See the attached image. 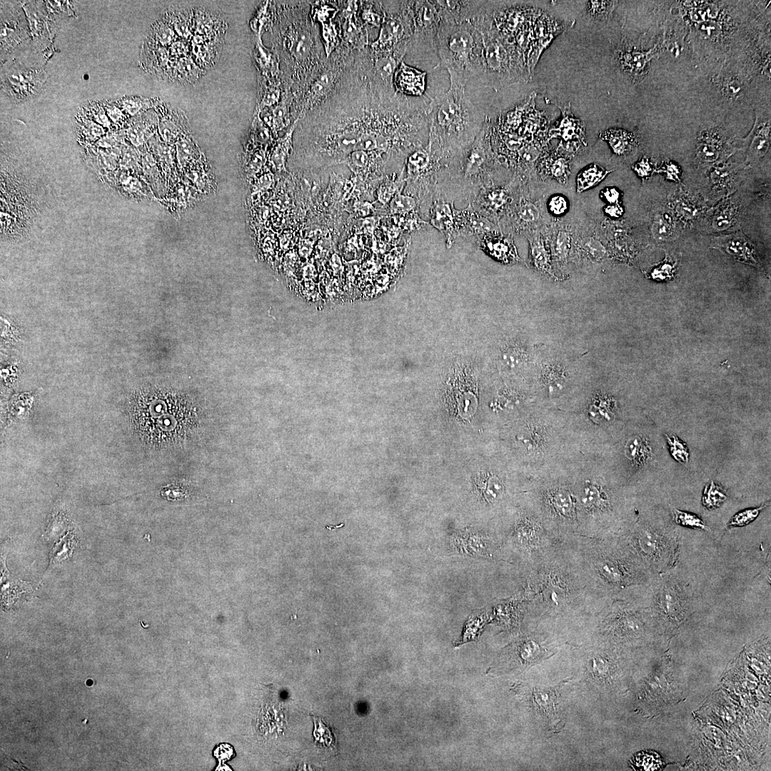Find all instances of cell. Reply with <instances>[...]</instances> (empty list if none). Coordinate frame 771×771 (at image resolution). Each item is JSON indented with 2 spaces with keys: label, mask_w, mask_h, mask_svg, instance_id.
<instances>
[{
  "label": "cell",
  "mask_w": 771,
  "mask_h": 771,
  "mask_svg": "<svg viewBox=\"0 0 771 771\" xmlns=\"http://www.w3.org/2000/svg\"><path fill=\"white\" fill-rule=\"evenodd\" d=\"M657 576L660 578L652 587V611L665 627L672 628L683 621L688 610V586L668 572Z\"/></svg>",
  "instance_id": "30bf717a"
},
{
  "label": "cell",
  "mask_w": 771,
  "mask_h": 771,
  "mask_svg": "<svg viewBox=\"0 0 771 771\" xmlns=\"http://www.w3.org/2000/svg\"><path fill=\"white\" fill-rule=\"evenodd\" d=\"M440 24L436 41L437 67L445 69L450 85L465 87L483 73V38L472 18L473 1H437Z\"/></svg>",
  "instance_id": "3957f363"
},
{
  "label": "cell",
  "mask_w": 771,
  "mask_h": 771,
  "mask_svg": "<svg viewBox=\"0 0 771 771\" xmlns=\"http://www.w3.org/2000/svg\"><path fill=\"white\" fill-rule=\"evenodd\" d=\"M478 495L488 503L500 500L505 494V486L495 475H484L475 483Z\"/></svg>",
  "instance_id": "f1b7e54d"
},
{
  "label": "cell",
  "mask_w": 771,
  "mask_h": 771,
  "mask_svg": "<svg viewBox=\"0 0 771 771\" xmlns=\"http://www.w3.org/2000/svg\"><path fill=\"white\" fill-rule=\"evenodd\" d=\"M573 557L589 595L613 597L648 583L652 575L619 535L573 538Z\"/></svg>",
  "instance_id": "7a4b0ae2"
},
{
  "label": "cell",
  "mask_w": 771,
  "mask_h": 771,
  "mask_svg": "<svg viewBox=\"0 0 771 771\" xmlns=\"http://www.w3.org/2000/svg\"><path fill=\"white\" fill-rule=\"evenodd\" d=\"M580 507L590 514L601 513L610 508L608 493L598 485L590 483L581 490L578 498Z\"/></svg>",
  "instance_id": "d4e9b609"
},
{
  "label": "cell",
  "mask_w": 771,
  "mask_h": 771,
  "mask_svg": "<svg viewBox=\"0 0 771 771\" xmlns=\"http://www.w3.org/2000/svg\"><path fill=\"white\" fill-rule=\"evenodd\" d=\"M672 456L680 463H686L689 460V450L685 443L675 435H665Z\"/></svg>",
  "instance_id": "60d3db41"
},
{
  "label": "cell",
  "mask_w": 771,
  "mask_h": 771,
  "mask_svg": "<svg viewBox=\"0 0 771 771\" xmlns=\"http://www.w3.org/2000/svg\"><path fill=\"white\" fill-rule=\"evenodd\" d=\"M767 506L766 505H761L758 508H749L740 512H738L733 515L727 523L729 528L733 527H743L752 522L757 518L761 510Z\"/></svg>",
  "instance_id": "b9f144b4"
},
{
  "label": "cell",
  "mask_w": 771,
  "mask_h": 771,
  "mask_svg": "<svg viewBox=\"0 0 771 771\" xmlns=\"http://www.w3.org/2000/svg\"><path fill=\"white\" fill-rule=\"evenodd\" d=\"M340 9L341 41L339 46L351 51H360L370 45L369 34L359 16L360 1H346Z\"/></svg>",
  "instance_id": "5bb4252c"
},
{
  "label": "cell",
  "mask_w": 771,
  "mask_h": 771,
  "mask_svg": "<svg viewBox=\"0 0 771 771\" xmlns=\"http://www.w3.org/2000/svg\"><path fill=\"white\" fill-rule=\"evenodd\" d=\"M612 172L605 170L597 164H592L578 174L576 178L577 191L582 192L593 187Z\"/></svg>",
  "instance_id": "1f68e13d"
},
{
  "label": "cell",
  "mask_w": 771,
  "mask_h": 771,
  "mask_svg": "<svg viewBox=\"0 0 771 771\" xmlns=\"http://www.w3.org/2000/svg\"><path fill=\"white\" fill-rule=\"evenodd\" d=\"M608 1H590L589 4V10L590 13L594 15H600L606 11V8L609 6Z\"/></svg>",
  "instance_id": "816d5d0a"
},
{
  "label": "cell",
  "mask_w": 771,
  "mask_h": 771,
  "mask_svg": "<svg viewBox=\"0 0 771 771\" xmlns=\"http://www.w3.org/2000/svg\"><path fill=\"white\" fill-rule=\"evenodd\" d=\"M632 765L638 770H656L662 768V761L655 752H641L634 757Z\"/></svg>",
  "instance_id": "d590c367"
},
{
  "label": "cell",
  "mask_w": 771,
  "mask_h": 771,
  "mask_svg": "<svg viewBox=\"0 0 771 771\" xmlns=\"http://www.w3.org/2000/svg\"><path fill=\"white\" fill-rule=\"evenodd\" d=\"M496 158L485 120L473 142L443 164L435 176V190L453 201L470 202L483 187L494 185Z\"/></svg>",
  "instance_id": "8992f818"
},
{
  "label": "cell",
  "mask_w": 771,
  "mask_h": 771,
  "mask_svg": "<svg viewBox=\"0 0 771 771\" xmlns=\"http://www.w3.org/2000/svg\"><path fill=\"white\" fill-rule=\"evenodd\" d=\"M541 383L546 393L556 396L563 393L568 383V374L565 367L559 363L545 364L541 369Z\"/></svg>",
  "instance_id": "484cf974"
},
{
  "label": "cell",
  "mask_w": 771,
  "mask_h": 771,
  "mask_svg": "<svg viewBox=\"0 0 771 771\" xmlns=\"http://www.w3.org/2000/svg\"><path fill=\"white\" fill-rule=\"evenodd\" d=\"M413 34L408 51L417 54L436 51V41L440 24V11L437 1H411Z\"/></svg>",
  "instance_id": "8fae6325"
},
{
  "label": "cell",
  "mask_w": 771,
  "mask_h": 771,
  "mask_svg": "<svg viewBox=\"0 0 771 771\" xmlns=\"http://www.w3.org/2000/svg\"><path fill=\"white\" fill-rule=\"evenodd\" d=\"M735 150L721 128H708L702 131L698 137L695 149L696 161L700 166L707 171L725 162Z\"/></svg>",
  "instance_id": "4fadbf2b"
},
{
  "label": "cell",
  "mask_w": 771,
  "mask_h": 771,
  "mask_svg": "<svg viewBox=\"0 0 771 771\" xmlns=\"http://www.w3.org/2000/svg\"><path fill=\"white\" fill-rule=\"evenodd\" d=\"M530 261L533 267L540 273L553 276L550 264V253L546 248L541 237L533 235L529 236Z\"/></svg>",
  "instance_id": "83f0119b"
},
{
  "label": "cell",
  "mask_w": 771,
  "mask_h": 771,
  "mask_svg": "<svg viewBox=\"0 0 771 771\" xmlns=\"http://www.w3.org/2000/svg\"><path fill=\"white\" fill-rule=\"evenodd\" d=\"M382 8L383 21L369 49L374 53L392 54L403 59L409 51L413 34L411 1H382Z\"/></svg>",
  "instance_id": "ba28073f"
},
{
  "label": "cell",
  "mask_w": 771,
  "mask_h": 771,
  "mask_svg": "<svg viewBox=\"0 0 771 771\" xmlns=\"http://www.w3.org/2000/svg\"><path fill=\"white\" fill-rule=\"evenodd\" d=\"M673 519L676 524L695 529L707 530L705 522L695 514L675 509Z\"/></svg>",
  "instance_id": "ab89813d"
},
{
  "label": "cell",
  "mask_w": 771,
  "mask_h": 771,
  "mask_svg": "<svg viewBox=\"0 0 771 771\" xmlns=\"http://www.w3.org/2000/svg\"><path fill=\"white\" fill-rule=\"evenodd\" d=\"M711 248L729 255L735 261L761 268L762 265L756 248L742 231L714 237Z\"/></svg>",
  "instance_id": "e0dca14e"
},
{
  "label": "cell",
  "mask_w": 771,
  "mask_h": 771,
  "mask_svg": "<svg viewBox=\"0 0 771 771\" xmlns=\"http://www.w3.org/2000/svg\"><path fill=\"white\" fill-rule=\"evenodd\" d=\"M523 434H524V443H527L526 448H529L533 452H538L543 449L545 444V433L543 428L539 425L530 426Z\"/></svg>",
  "instance_id": "8d00e7d4"
},
{
  "label": "cell",
  "mask_w": 771,
  "mask_h": 771,
  "mask_svg": "<svg viewBox=\"0 0 771 771\" xmlns=\"http://www.w3.org/2000/svg\"><path fill=\"white\" fill-rule=\"evenodd\" d=\"M309 1L283 5L281 39L288 66V91L293 97L292 109L300 101L327 56L318 29L311 16Z\"/></svg>",
  "instance_id": "277c9868"
},
{
  "label": "cell",
  "mask_w": 771,
  "mask_h": 771,
  "mask_svg": "<svg viewBox=\"0 0 771 771\" xmlns=\"http://www.w3.org/2000/svg\"><path fill=\"white\" fill-rule=\"evenodd\" d=\"M670 261L666 259V262L661 263L657 267L653 268L651 272V276L655 279H665L672 277L675 265L669 263Z\"/></svg>",
  "instance_id": "c3c4849f"
},
{
  "label": "cell",
  "mask_w": 771,
  "mask_h": 771,
  "mask_svg": "<svg viewBox=\"0 0 771 771\" xmlns=\"http://www.w3.org/2000/svg\"><path fill=\"white\" fill-rule=\"evenodd\" d=\"M604 622V630L615 638H639L645 633V625L638 612L630 607L628 603H618Z\"/></svg>",
  "instance_id": "9a60e30c"
},
{
  "label": "cell",
  "mask_w": 771,
  "mask_h": 771,
  "mask_svg": "<svg viewBox=\"0 0 771 771\" xmlns=\"http://www.w3.org/2000/svg\"><path fill=\"white\" fill-rule=\"evenodd\" d=\"M354 51L338 46L326 58L316 77L309 84L298 104L292 109L293 119H301L328 99L336 89Z\"/></svg>",
  "instance_id": "9c48e42d"
},
{
  "label": "cell",
  "mask_w": 771,
  "mask_h": 771,
  "mask_svg": "<svg viewBox=\"0 0 771 771\" xmlns=\"http://www.w3.org/2000/svg\"><path fill=\"white\" fill-rule=\"evenodd\" d=\"M657 171L664 173L666 179L676 182L680 181V169L676 163L672 161L664 162Z\"/></svg>",
  "instance_id": "7dc6e473"
},
{
  "label": "cell",
  "mask_w": 771,
  "mask_h": 771,
  "mask_svg": "<svg viewBox=\"0 0 771 771\" xmlns=\"http://www.w3.org/2000/svg\"><path fill=\"white\" fill-rule=\"evenodd\" d=\"M600 196L610 204L618 203L620 192L614 187H607L600 191Z\"/></svg>",
  "instance_id": "f907efd6"
},
{
  "label": "cell",
  "mask_w": 771,
  "mask_h": 771,
  "mask_svg": "<svg viewBox=\"0 0 771 771\" xmlns=\"http://www.w3.org/2000/svg\"><path fill=\"white\" fill-rule=\"evenodd\" d=\"M634 171L642 179H647L652 172V167L649 158L646 156L642 157V158L638 161L633 166Z\"/></svg>",
  "instance_id": "681fc988"
},
{
  "label": "cell",
  "mask_w": 771,
  "mask_h": 771,
  "mask_svg": "<svg viewBox=\"0 0 771 771\" xmlns=\"http://www.w3.org/2000/svg\"><path fill=\"white\" fill-rule=\"evenodd\" d=\"M743 166L736 163H720L710 170V191L715 196H728L740 182Z\"/></svg>",
  "instance_id": "603a6c76"
},
{
  "label": "cell",
  "mask_w": 771,
  "mask_h": 771,
  "mask_svg": "<svg viewBox=\"0 0 771 771\" xmlns=\"http://www.w3.org/2000/svg\"><path fill=\"white\" fill-rule=\"evenodd\" d=\"M366 50L355 51L333 94L298 119L289 163L315 170L343 163L353 152L377 151L392 160L409 129L404 98L375 78Z\"/></svg>",
  "instance_id": "6da1fadb"
},
{
  "label": "cell",
  "mask_w": 771,
  "mask_h": 771,
  "mask_svg": "<svg viewBox=\"0 0 771 771\" xmlns=\"http://www.w3.org/2000/svg\"><path fill=\"white\" fill-rule=\"evenodd\" d=\"M671 207L679 218L684 222L693 220L700 212V207L695 199L687 195H675L670 200Z\"/></svg>",
  "instance_id": "4dcf8cb0"
},
{
  "label": "cell",
  "mask_w": 771,
  "mask_h": 771,
  "mask_svg": "<svg viewBox=\"0 0 771 771\" xmlns=\"http://www.w3.org/2000/svg\"><path fill=\"white\" fill-rule=\"evenodd\" d=\"M619 536L652 577L669 572L677 563L679 537L673 533L644 523Z\"/></svg>",
  "instance_id": "52a82bcc"
},
{
  "label": "cell",
  "mask_w": 771,
  "mask_h": 771,
  "mask_svg": "<svg viewBox=\"0 0 771 771\" xmlns=\"http://www.w3.org/2000/svg\"><path fill=\"white\" fill-rule=\"evenodd\" d=\"M626 453L628 456L633 460L642 463L649 455L650 447L647 440L635 438L627 443Z\"/></svg>",
  "instance_id": "f35d334b"
},
{
  "label": "cell",
  "mask_w": 771,
  "mask_h": 771,
  "mask_svg": "<svg viewBox=\"0 0 771 771\" xmlns=\"http://www.w3.org/2000/svg\"><path fill=\"white\" fill-rule=\"evenodd\" d=\"M654 54L655 49L647 52L625 51L620 54V64L623 69L633 76H639L642 74L646 65Z\"/></svg>",
  "instance_id": "f546056e"
},
{
  "label": "cell",
  "mask_w": 771,
  "mask_h": 771,
  "mask_svg": "<svg viewBox=\"0 0 771 771\" xmlns=\"http://www.w3.org/2000/svg\"><path fill=\"white\" fill-rule=\"evenodd\" d=\"M548 207L551 213L555 216H562L568 209V202L565 197L562 195L552 196L548 202Z\"/></svg>",
  "instance_id": "ee69618b"
},
{
  "label": "cell",
  "mask_w": 771,
  "mask_h": 771,
  "mask_svg": "<svg viewBox=\"0 0 771 771\" xmlns=\"http://www.w3.org/2000/svg\"><path fill=\"white\" fill-rule=\"evenodd\" d=\"M390 207L391 213L394 214L418 213L417 201L413 196L404 193H396L390 202Z\"/></svg>",
  "instance_id": "e575fe53"
},
{
  "label": "cell",
  "mask_w": 771,
  "mask_h": 771,
  "mask_svg": "<svg viewBox=\"0 0 771 771\" xmlns=\"http://www.w3.org/2000/svg\"><path fill=\"white\" fill-rule=\"evenodd\" d=\"M455 226L458 236L475 243L485 234L501 232L498 224L480 214L469 203L465 208L457 210Z\"/></svg>",
  "instance_id": "d6986e66"
},
{
  "label": "cell",
  "mask_w": 771,
  "mask_h": 771,
  "mask_svg": "<svg viewBox=\"0 0 771 771\" xmlns=\"http://www.w3.org/2000/svg\"><path fill=\"white\" fill-rule=\"evenodd\" d=\"M475 243L488 255L503 263L520 261L513 239L501 232L485 234Z\"/></svg>",
  "instance_id": "44dd1931"
},
{
  "label": "cell",
  "mask_w": 771,
  "mask_h": 771,
  "mask_svg": "<svg viewBox=\"0 0 771 771\" xmlns=\"http://www.w3.org/2000/svg\"><path fill=\"white\" fill-rule=\"evenodd\" d=\"M450 544L457 553L470 557L493 558L498 550V545L492 537L470 530L453 534Z\"/></svg>",
  "instance_id": "ac0fdd59"
},
{
  "label": "cell",
  "mask_w": 771,
  "mask_h": 771,
  "mask_svg": "<svg viewBox=\"0 0 771 771\" xmlns=\"http://www.w3.org/2000/svg\"><path fill=\"white\" fill-rule=\"evenodd\" d=\"M568 161L563 157H557L550 163V173L557 178H563L568 173Z\"/></svg>",
  "instance_id": "bcb514c9"
},
{
  "label": "cell",
  "mask_w": 771,
  "mask_h": 771,
  "mask_svg": "<svg viewBox=\"0 0 771 771\" xmlns=\"http://www.w3.org/2000/svg\"><path fill=\"white\" fill-rule=\"evenodd\" d=\"M570 247V237L566 231H560L553 245V254L558 263L563 264L567 259Z\"/></svg>",
  "instance_id": "74e56055"
},
{
  "label": "cell",
  "mask_w": 771,
  "mask_h": 771,
  "mask_svg": "<svg viewBox=\"0 0 771 771\" xmlns=\"http://www.w3.org/2000/svg\"><path fill=\"white\" fill-rule=\"evenodd\" d=\"M427 116V143L448 159L473 142L485 120L467 96L465 87L454 85L430 99Z\"/></svg>",
  "instance_id": "5b68a950"
},
{
  "label": "cell",
  "mask_w": 771,
  "mask_h": 771,
  "mask_svg": "<svg viewBox=\"0 0 771 771\" xmlns=\"http://www.w3.org/2000/svg\"><path fill=\"white\" fill-rule=\"evenodd\" d=\"M600 137L606 141L613 152L618 155H626L637 146L635 136L621 128L605 131L600 134Z\"/></svg>",
  "instance_id": "4316f807"
},
{
  "label": "cell",
  "mask_w": 771,
  "mask_h": 771,
  "mask_svg": "<svg viewBox=\"0 0 771 771\" xmlns=\"http://www.w3.org/2000/svg\"><path fill=\"white\" fill-rule=\"evenodd\" d=\"M604 211L610 217L619 218L623 213V208L618 203L609 204L604 208Z\"/></svg>",
  "instance_id": "f5cc1de1"
},
{
  "label": "cell",
  "mask_w": 771,
  "mask_h": 771,
  "mask_svg": "<svg viewBox=\"0 0 771 771\" xmlns=\"http://www.w3.org/2000/svg\"><path fill=\"white\" fill-rule=\"evenodd\" d=\"M726 499L727 495L722 488L712 480L705 485L702 498V505L705 508L708 509L718 508Z\"/></svg>",
  "instance_id": "836d02e7"
},
{
  "label": "cell",
  "mask_w": 771,
  "mask_h": 771,
  "mask_svg": "<svg viewBox=\"0 0 771 771\" xmlns=\"http://www.w3.org/2000/svg\"><path fill=\"white\" fill-rule=\"evenodd\" d=\"M457 210L454 206V201L435 190L428 211V219L429 224L439 231L445 237L448 248L450 247L458 237L455 226Z\"/></svg>",
  "instance_id": "2e32d148"
},
{
  "label": "cell",
  "mask_w": 771,
  "mask_h": 771,
  "mask_svg": "<svg viewBox=\"0 0 771 771\" xmlns=\"http://www.w3.org/2000/svg\"><path fill=\"white\" fill-rule=\"evenodd\" d=\"M14 71L15 72L11 73L8 76V81L11 84V86L15 88L16 90L17 89L16 88H21V92L24 91L26 89L27 92L29 89V86L31 79H28L24 78L26 76L27 74H25L20 71Z\"/></svg>",
  "instance_id": "f6af8a7d"
},
{
  "label": "cell",
  "mask_w": 771,
  "mask_h": 771,
  "mask_svg": "<svg viewBox=\"0 0 771 771\" xmlns=\"http://www.w3.org/2000/svg\"><path fill=\"white\" fill-rule=\"evenodd\" d=\"M746 150L745 165L757 163L770 146V118L756 113L755 121L747 136L743 139Z\"/></svg>",
  "instance_id": "ffe728a7"
},
{
  "label": "cell",
  "mask_w": 771,
  "mask_h": 771,
  "mask_svg": "<svg viewBox=\"0 0 771 771\" xmlns=\"http://www.w3.org/2000/svg\"><path fill=\"white\" fill-rule=\"evenodd\" d=\"M651 233L659 241H667L674 234V225L671 217L667 213H657L651 225Z\"/></svg>",
  "instance_id": "d6a6232c"
},
{
  "label": "cell",
  "mask_w": 771,
  "mask_h": 771,
  "mask_svg": "<svg viewBox=\"0 0 771 771\" xmlns=\"http://www.w3.org/2000/svg\"><path fill=\"white\" fill-rule=\"evenodd\" d=\"M511 184L503 186L491 185L481 188L468 202L480 214L499 226V220L513 202Z\"/></svg>",
  "instance_id": "7c38bea8"
},
{
  "label": "cell",
  "mask_w": 771,
  "mask_h": 771,
  "mask_svg": "<svg viewBox=\"0 0 771 771\" xmlns=\"http://www.w3.org/2000/svg\"><path fill=\"white\" fill-rule=\"evenodd\" d=\"M740 205L734 199H723L714 208L710 216V228L720 232L733 227L739 219Z\"/></svg>",
  "instance_id": "cb8c5ba5"
},
{
  "label": "cell",
  "mask_w": 771,
  "mask_h": 771,
  "mask_svg": "<svg viewBox=\"0 0 771 771\" xmlns=\"http://www.w3.org/2000/svg\"><path fill=\"white\" fill-rule=\"evenodd\" d=\"M581 248L590 259L595 261H600L606 253L604 246L593 237L585 238L581 243Z\"/></svg>",
  "instance_id": "7bdbcfd3"
},
{
  "label": "cell",
  "mask_w": 771,
  "mask_h": 771,
  "mask_svg": "<svg viewBox=\"0 0 771 771\" xmlns=\"http://www.w3.org/2000/svg\"><path fill=\"white\" fill-rule=\"evenodd\" d=\"M426 74L409 66L403 61L395 72L393 87L397 93L405 96H422L425 90Z\"/></svg>",
  "instance_id": "7402d4cb"
}]
</instances>
